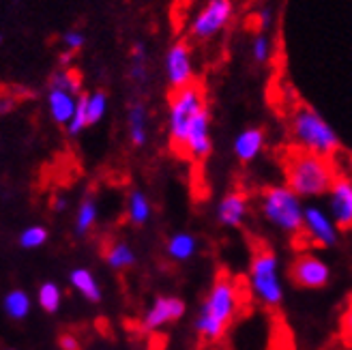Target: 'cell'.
Masks as SVG:
<instances>
[{
  "label": "cell",
  "instance_id": "obj_17",
  "mask_svg": "<svg viewBox=\"0 0 352 350\" xmlns=\"http://www.w3.org/2000/svg\"><path fill=\"white\" fill-rule=\"evenodd\" d=\"M198 252V239L189 232H176L166 243V254L174 262H185Z\"/></svg>",
  "mask_w": 352,
  "mask_h": 350
},
{
  "label": "cell",
  "instance_id": "obj_11",
  "mask_svg": "<svg viewBox=\"0 0 352 350\" xmlns=\"http://www.w3.org/2000/svg\"><path fill=\"white\" fill-rule=\"evenodd\" d=\"M213 151V140H210V116L208 110H202L198 118L191 122L189 133L185 138L181 157L189 162H204Z\"/></svg>",
  "mask_w": 352,
  "mask_h": 350
},
{
  "label": "cell",
  "instance_id": "obj_23",
  "mask_svg": "<svg viewBox=\"0 0 352 350\" xmlns=\"http://www.w3.org/2000/svg\"><path fill=\"white\" fill-rule=\"evenodd\" d=\"M97 215H99L97 202L93 198H84L78 206V213H76V232L78 234L91 232L93 226L97 223Z\"/></svg>",
  "mask_w": 352,
  "mask_h": 350
},
{
  "label": "cell",
  "instance_id": "obj_22",
  "mask_svg": "<svg viewBox=\"0 0 352 350\" xmlns=\"http://www.w3.org/2000/svg\"><path fill=\"white\" fill-rule=\"evenodd\" d=\"M151 202L148 198L142 194V191H131L129 198H127V219L133 226H144L151 219Z\"/></svg>",
  "mask_w": 352,
  "mask_h": 350
},
{
  "label": "cell",
  "instance_id": "obj_18",
  "mask_svg": "<svg viewBox=\"0 0 352 350\" xmlns=\"http://www.w3.org/2000/svg\"><path fill=\"white\" fill-rule=\"evenodd\" d=\"M69 284L74 290H78L86 301L99 303L101 301V286L97 282V277L88 269H74L69 273Z\"/></svg>",
  "mask_w": 352,
  "mask_h": 350
},
{
  "label": "cell",
  "instance_id": "obj_6",
  "mask_svg": "<svg viewBox=\"0 0 352 350\" xmlns=\"http://www.w3.org/2000/svg\"><path fill=\"white\" fill-rule=\"evenodd\" d=\"M202 110H206V101L200 84L193 82L191 86H185V89L172 93L170 110H168V138H170V146L176 155L183 153V144L191 122L198 118Z\"/></svg>",
  "mask_w": 352,
  "mask_h": 350
},
{
  "label": "cell",
  "instance_id": "obj_12",
  "mask_svg": "<svg viewBox=\"0 0 352 350\" xmlns=\"http://www.w3.org/2000/svg\"><path fill=\"white\" fill-rule=\"evenodd\" d=\"M185 316V301L179 296H157L153 305L144 311L142 316V329L153 333L160 331L170 322H176Z\"/></svg>",
  "mask_w": 352,
  "mask_h": 350
},
{
  "label": "cell",
  "instance_id": "obj_25",
  "mask_svg": "<svg viewBox=\"0 0 352 350\" xmlns=\"http://www.w3.org/2000/svg\"><path fill=\"white\" fill-rule=\"evenodd\" d=\"M37 303H39V307H41L43 311H47V314L58 311V307H60V303H63V290H60V286L54 284V282H45V284H41L39 290H37Z\"/></svg>",
  "mask_w": 352,
  "mask_h": 350
},
{
  "label": "cell",
  "instance_id": "obj_16",
  "mask_svg": "<svg viewBox=\"0 0 352 350\" xmlns=\"http://www.w3.org/2000/svg\"><path fill=\"white\" fill-rule=\"evenodd\" d=\"M264 149V131L260 127L243 129L234 138V155L241 164H250Z\"/></svg>",
  "mask_w": 352,
  "mask_h": 350
},
{
  "label": "cell",
  "instance_id": "obj_8",
  "mask_svg": "<svg viewBox=\"0 0 352 350\" xmlns=\"http://www.w3.org/2000/svg\"><path fill=\"white\" fill-rule=\"evenodd\" d=\"M340 228L331 215L320 206H305V223H303V237L314 245V248H333L338 243Z\"/></svg>",
  "mask_w": 352,
  "mask_h": 350
},
{
  "label": "cell",
  "instance_id": "obj_28",
  "mask_svg": "<svg viewBox=\"0 0 352 350\" xmlns=\"http://www.w3.org/2000/svg\"><path fill=\"white\" fill-rule=\"evenodd\" d=\"M88 125H91V122H88V112H86V95H80V99H78V110H76L72 122L67 125V133L72 135V138H76V135H80Z\"/></svg>",
  "mask_w": 352,
  "mask_h": 350
},
{
  "label": "cell",
  "instance_id": "obj_20",
  "mask_svg": "<svg viewBox=\"0 0 352 350\" xmlns=\"http://www.w3.org/2000/svg\"><path fill=\"white\" fill-rule=\"evenodd\" d=\"M127 125H129V140L133 146L146 144V108L144 103L133 101L127 112Z\"/></svg>",
  "mask_w": 352,
  "mask_h": 350
},
{
  "label": "cell",
  "instance_id": "obj_9",
  "mask_svg": "<svg viewBox=\"0 0 352 350\" xmlns=\"http://www.w3.org/2000/svg\"><path fill=\"white\" fill-rule=\"evenodd\" d=\"M329 215L340 230H352V179L340 172L327 194Z\"/></svg>",
  "mask_w": 352,
  "mask_h": 350
},
{
  "label": "cell",
  "instance_id": "obj_10",
  "mask_svg": "<svg viewBox=\"0 0 352 350\" xmlns=\"http://www.w3.org/2000/svg\"><path fill=\"white\" fill-rule=\"evenodd\" d=\"M232 17V3L230 0H208V5L198 13L191 24V34L196 39H210L219 32Z\"/></svg>",
  "mask_w": 352,
  "mask_h": 350
},
{
  "label": "cell",
  "instance_id": "obj_14",
  "mask_svg": "<svg viewBox=\"0 0 352 350\" xmlns=\"http://www.w3.org/2000/svg\"><path fill=\"white\" fill-rule=\"evenodd\" d=\"M250 213V198L245 191H228L217 204V221L228 228H239Z\"/></svg>",
  "mask_w": 352,
  "mask_h": 350
},
{
  "label": "cell",
  "instance_id": "obj_5",
  "mask_svg": "<svg viewBox=\"0 0 352 350\" xmlns=\"http://www.w3.org/2000/svg\"><path fill=\"white\" fill-rule=\"evenodd\" d=\"M248 286L262 305L279 307L284 303V284L279 279V260L277 254L269 250L267 245H260L252 254Z\"/></svg>",
  "mask_w": 352,
  "mask_h": 350
},
{
  "label": "cell",
  "instance_id": "obj_36",
  "mask_svg": "<svg viewBox=\"0 0 352 350\" xmlns=\"http://www.w3.org/2000/svg\"><path fill=\"white\" fill-rule=\"evenodd\" d=\"M72 54H74V52H67V54H63V56H60V63H63V67H67L69 63H72Z\"/></svg>",
  "mask_w": 352,
  "mask_h": 350
},
{
  "label": "cell",
  "instance_id": "obj_30",
  "mask_svg": "<svg viewBox=\"0 0 352 350\" xmlns=\"http://www.w3.org/2000/svg\"><path fill=\"white\" fill-rule=\"evenodd\" d=\"M63 43H65L67 52H74V54H76V52L84 45V34L78 32V30H67L63 34Z\"/></svg>",
  "mask_w": 352,
  "mask_h": 350
},
{
  "label": "cell",
  "instance_id": "obj_34",
  "mask_svg": "<svg viewBox=\"0 0 352 350\" xmlns=\"http://www.w3.org/2000/svg\"><path fill=\"white\" fill-rule=\"evenodd\" d=\"M144 58H146V50H144V45H142V43H135L133 50H131V61H133V63H144Z\"/></svg>",
  "mask_w": 352,
  "mask_h": 350
},
{
  "label": "cell",
  "instance_id": "obj_1",
  "mask_svg": "<svg viewBox=\"0 0 352 350\" xmlns=\"http://www.w3.org/2000/svg\"><path fill=\"white\" fill-rule=\"evenodd\" d=\"M241 282L230 273H219L213 286H210L206 299L200 305L196 322H193L196 333L204 342H217L234 320L241 309Z\"/></svg>",
  "mask_w": 352,
  "mask_h": 350
},
{
  "label": "cell",
  "instance_id": "obj_15",
  "mask_svg": "<svg viewBox=\"0 0 352 350\" xmlns=\"http://www.w3.org/2000/svg\"><path fill=\"white\" fill-rule=\"evenodd\" d=\"M78 99L76 95L72 93H65V91H58V89H50L47 93V110L52 114V118H54V122H58V125H69L78 110Z\"/></svg>",
  "mask_w": 352,
  "mask_h": 350
},
{
  "label": "cell",
  "instance_id": "obj_29",
  "mask_svg": "<svg viewBox=\"0 0 352 350\" xmlns=\"http://www.w3.org/2000/svg\"><path fill=\"white\" fill-rule=\"evenodd\" d=\"M340 333L346 346L352 348V294L348 296V303L342 311V320H340Z\"/></svg>",
  "mask_w": 352,
  "mask_h": 350
},
{
  "label": "cell",
  "instance_id": "obj_27",
  "mask_svg": "<svg viewBox=\"0 0 352 350\" xmlns=\"http://www.w3.org/2000/svg\"><path fill=\"white\" fill-rule=\"evenodd\" d=\"M105 110H108V95L103 91H95L91 95H86V112H88V122L95 125L105 116Z\"/></svg>",
  "mask_w": 352,
  "mask_h": 350
},
{
  "label": "cell",
  "instance_id": "obj_7",
  "mask_svg": "<svg viewBox=\"0 0 352 350\" xmlns=\"http://www.w3.org/2000/svg\"><path fill=\"white\" fill-rule=\"evenodd\" d=\"M290 279L298 288H307V290L324 288L331 279V269L316 254H301L290 265Z\"/></svg>",
  "mask_w": 352,
  "mask_h": 350
},
{
  "label": "cell",
  "instance_id": "obj_31",
  "mask_svg": "<svg viewBox=\"0 0 352 350\" xmlns=\"http://www.w3.org/2000/svg\"><path fill=\"white\" fill-rule=\"evenodd\" d=\"M252 54H254V58H256L258 63H264V61L269 58V39L264 37V34H260V37H256Z\"/></svg>",
  "mask_w": 352,
  "mask_h": 350
},
{
  "label": "cell",
  "instance_id": "obj_35",
  "mask_svg": "<svg viewBox=\"0 0 352 350\" xmlns=\"http://www.w3.org/2000/svg\"><path fill=\"white\" fill-rule=\"evenodd\" d=\"M67 198L65 196H54V200H52V208H54L56 213H63L65 208H67Z\"/></svg>",
  "mask_w": 352,
  "mask_h": 350
},
{
  "label": "cell",
  "instance_id": "obj_24",
  "mask_svg": "<svg viewBox=\"0 0 352 350\" xmlns=\"http://www.w3.org/2000/svg\"><path fill=\"white\" fill-rule=\"evenodd\" d=\"M50 89H58V91H65V93H72V95L80 97L82 95L80 74L74 72V69H58V72L50 80Z\"/></svg>",
  "mask_w": 352,
  "mask_h": 350
},
{
  "label": "cell",
  "instance_id": "obj_13",
  "mask_svg": "<svg viewBox=\"0 0 352 350\" xmlns=\"http://www.w3.org/2000/svg\"><path fill=\"white\" fill-rule=\"evenodd\" d=\"M166 76L174 91H181L193 84L191 54L185 43H174L166 54Z\"/></svg>",
  "mask_w": 352,
  "mask_h": 350
},
{
  "label": "cell",
  "instance_id": "obj_21",
  "mask_svg": "<svg viewBox=\"0 0 352 350\" xmlns=\"http://www.w3.org/2000/svg\"><path fill=\"white\" fill-rule=\"evenodd\" d=\"M30 294L22 288H13L3 296V309L11 320H24L30 314Z\"/></svg>",
  "mask_w": 352,
  "mask_h": 350
},
{
  "label": "cell",
  "instance_id": "obj_32",
  "mask_svg": "<svg viewBox=\"0 0 352 350\" xmlns=\"http://www.w3.org/2000/svg\"><path fill=\"white\" fill-rule=\"evenodd\" d=\"M58 348L60 350H82V344L74 333H63L58 338Z\"/></svg>",
  "mask_w": 352,
  "mask_h": 350
},
{
  "label": "cell",
  "instance_id": "obj_2",
  "mask_svg": "<svg viewBox=\"0 0 352 350\" xmlns=\"http://www.w3.org/2000/svg\"><path fill=\"white\" fill-rule=\"evenodd\" d=\"M338 168L333 160L320 155H311L303 151H294L288 155L284 164L286 185L298 198H318L327 196L333 183L338 179Z\"/></svg>",
  "mask_w": 352,
  "mask_h": 350
},
{
  "label": "cell",
  "instance_id": "obj_19",
  "mask_svg": "<svg viewBox=\"0 0 352 350\" xmlns=\"http://www.w3.org/2000/svg\"><path fill=\"white\" fill-rule=\"evenodd\" d=\"M103 258L114 271H125L135 265V252L125 241H112L110 245H105Z\"/></svg>",
  "mask_w": 352,
  "mask_h": 350
},
{
  "label": "cell",
  "instance_id": "obj_33",
  "mask_svg": "<svg viewBox=\"0 0 352 350\" xmlns=\"http://www.w3.org/2000/svg\"><path fill=\"white\" fill-rule=\"evenodd\" d=\"M129 76H131V80H135V82H142V80L146 78V67H144V63H133Z\"/></svg>",
  "mask_w": 352,
  "mask_h": 350
},
{
  "label": "cell",
  "instance_id": "obj_3",
  "mask_svg": "<svg viewBox=\"0 0 352 350\" xmlns=\"http://www.w3.org/2000/svg\"><path fill=\"white\" fill-rule=\"evenodd\" d=\"M290 135L296 151L320 155L333 160L340 153V138L333 131L329 122L307 106H301L292 112L290 118Z\"/></svg>",
  "mask_w": 352,
  "mask_h": 350
},
{
  "label": "cell",
  "instance_id": "obj_26",
  "mask_svg": "<svg viewBox=\"0 0 352 350\" xmlns=\"http://www.w3.org/2000/svg\"><path fill=\"white\" fill-rule=\"evenodd\" d=\"M17 243H20L22 250H37L47 243V228L45 226H28L20 232Z\"/></svg>",
  "mask_w": 352,
  "mask_h": 350
},
{
  "label": "cell",
  "instance_id": "obj_4",
  "mask_svg": "<svg viewBox=\"0 0 352 350\" xmlns=\"http://www.w3.org/2000/svg\"><path fill=\"white\" fill-rule=\"evenodd\" d=\"M294 191L284 185H271L262 191L260 196V211L269 223L281 232L301 237L303 234V223H305V206Z\"/></svg>",
  "mask_w": 352,
  "mask_h": 350
}]
</instances>
